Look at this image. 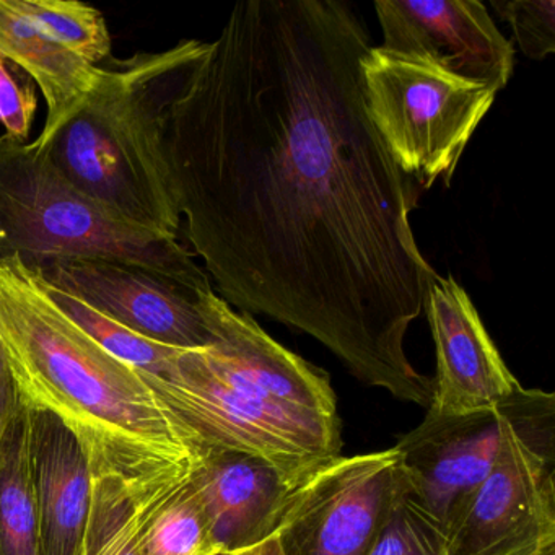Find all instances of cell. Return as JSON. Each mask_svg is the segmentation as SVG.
<instances>
[{"mask_svg":"<svg viewBox=\"0 0 555 555\" xmlns=\"http://www.w3.org/2000/svg\"><path fill=\"white\" fill-rule=\"evenodd\" d=\"M424 311L437 357L434 396L427 409L441 414L489 411L521 388L469 295L453 275H437L428 288Z\"/></svg>","mask_w":555,"mask_h":555,"instance_id":"cell-11","label":"cell"},{"mask_svg":"<svg viewBox=\"0 0 555 555\" xmlns=\"http://www.w3.org/2000/svg\"><path fill=\"white\" fill-rule=\"evenodd\" d=\"M0 56L24 70L47 102V122L37 144L56 134L99 79V66H90L47 37L12 8L11 0H0Z\"/></svg>","mask_w":555,"mask_h":555,"instance_id":"cell-16","label":"cell"},{"mask_svg":"<svg viewBox=\"0 0 555 555\" xmlns=\"http://www.w3.org/2000/svg\"><path fill=\"white\" fill-rule=\"evenodd\" d=\"M28 415L41 555H77L92 490L89 461L79 440L54 415L31 409Z\"/></svg>","mask_w":555,"mask_h":555,"instance_id":"cell-15","label":"cell"},{"mask_svg":"<svg viewBox=\"0 0 555 555\" xmlns=\"http://www.w3.org/2000/svg\"><path fill=\"white\" fill-rule=\"evenodd\" d=\"M141 373L209 450L251 454L292 474L340 454L339 415L275 401L227 375L204 349L183 350L168 375Z\"/></svg>","mask_w":555,"mask_h":555,"instance_id":"cell-5","label":"cell"},{"mask_svg":"<svg viewBox=\"0 0 555 555\" xmlns=\"http://www.w3.org/2000/svg\"><path fill=\"white\" fill-rule=\"evenodd\" d=\"M22 405L24 404L18 396L17 385L0 346V444L4 441L12 422L21 414Z\"/></svg>","mask_w":555,"mask_h":555,"instance_id":"cell-25","label":"cell"},{"mask_svg":"<svg viewBox=\"0 0 555 555\" xmlns=\"http://www.w3.org/2000/svg\"><path fill=\"white\" fill-rule=\"evenodd\" d=\"M194 474L152 482L92 474L89 513L77 555H144L152 519Z\"/></svg>","mask_w":555,"mask_h":555,"instance_id":"cell-17","label":"cell"},{"mask_svg":"<svg viewBox=\"0 0 555 555\" xmlns=\"http://www.w3.org/2000/svg\"><path fill=\"white\" fill-rule=\"evenodd\" d=\"M408 487L395 447L318 464L292 490L275 529L282 555H366Z\"/></svg>","mask_w":555,"mask_h":555,"instance_id":"cell-7","label":"cell"},{"mask_svg":"<svg viewBox=\"0 0 555 555\" xmlns=\"http://www.w3.org/2000/svg\"><path fill=\"white\" fill-rule=\"evenodd\" d=\"M47 288L57 307L74 323L79 324L109 356L121 360L126 365L152 376L168 375L177 365L178 357L183 350L145 339V337L132 333L128 327L109 320L105 314L93 310L79 298L64 294V292L51 287L50 284H47Z\"/></svg>","mask_w":555,"mask_h":555,"instance_id":"cell-20","label":"cell"},{"mask_svg":"<svg viewBox=\"0 0 555 555\" xmlns=\"http://www.w3.org/2000/svg\"><path fill=\"white\" fill-rule=\"evenodd\" d=\"M0 346L22 404L54 415L95 476L152 482L190 476L209 448L139 370L109 356L51 297L40 272L0 259Z\"/></svg>","mask_w":555,"mask_h":555,"instance_id":"cell-2","label":"cell"},{"mask_svg":"<svg viewBox=\"0 0 555 555\" xmlns=\"http://www.w3.org/2000/svg\"><path fill=\"white\" fill-rule=\"evenodd\" d=\"M209 43L109 60L80 108L37 144L54 168L116 219L178 236L181 216L165 154L167 113Z\"/></svg>","mask_w":555,"mask_h":555,"instance_id":"cell-3","label":"cell"},{"mask_svg":"<svg viewBox=\"0 0 555 555\" xmlns=\"http://www.w3.org/2000/svg\"><path fill=\"white\" fill-rule=\"evenodd\" d=\"M372 48L344 0H248L165 122L184 235L219 297L330 349L365 385L428 408L405 337L437 272L411 214L421 186L370 119Z\"/></svg>","mask_w":555,"mask_h":555,"instance_id":"cell-1","label":"cell"},{"mask_svg":"<svg viewBox=\"0 0 555 555\" xmlns=\"http://www.w3.org/2000/svg\"><path fill=\"white\" fill-rule=\"evenodd\" d=\"M41 271L60 262H129L197 287L206 271L178 236L129 225L77 190L31 142L0 135V259Z\"/></svg>","mask_w":555,"mask_h":555,"instance_id":"cell-4","label":"cell"},{"mask_svg":"<svg viewBox=\"0 0 555 555\" xmlns=\"http://www.w3.org/2000/svg\"><path fill=\"white\" fill-rule=\"evenodd\" d=\"M199 308L212 336L204 352L214 365L275 401L337 415L336 395L323 370L285 349L214 288L201 297Z\"/></svg>","mask_w":555,"mask_h":555,"instance_id":"cell-13","label":"cell"},{"mask_svg":"<svg viewBox=\"0 0 555 555\" xmlns=\"http://www.w3.org/2000/svg\"><path fill=\"white\" fill-rule=\"evenodd\" d=\"M500 438L496 408L470 414L427 409L424 421L395 448L412 495L444 526L454 506L489 476Z\"/></svg>","mask_w":555,"mask_h":555,"instance_id":"cell-12","label":"cell"},{"mask_svg":"<svg viewBox=\"0 0 555 555\" xmlns=\"http://www.w3.org/2000/svg\"><path fill=\"white\" fill-rule=\"evenodd\" d=\"M216 555H282L281 548H279L278 541L274 535L262 544L256 545L253 548H246V551H220Z\"/></svg>","mask_w":555,"mask_h":555,"instance_id":"cell-26","label":"cell"},{"mask_svg":"<svg viewBox=\"0 0 555 555\" xmlns=\"http://www.w3.org/2000/svg\"><path fill=\"white\" fill-rule=\"evenodd\" d=\"M492 8L509 25L519 51L529 60L544 61L555 51L554 0H492Z\"/></svg>","mask_w":555,"mask_h":555,"instance_id":"cell-23","label":"cell"},{"mask_svg":"<svg viewBox=\"0 0 555 555\" xmlns=\"http://www.w3.org/2000/svg\"><path fill=\"white\" fill-rule=\"evenodd\" d=\"M47 284L79 298L132 333L181 350L209 349L212 336L197 287L162 272L106 259L60 262L38 271Z\"/></svg>","mask_w":555,"mask_h":555,"instance_id":"cell-9","label":"cell"},{"mask_svg":"<svg viewBox=\"0 0 555 555\" xmlns=\"http://www.w3.org/2000/svg\"><path fill=\"white\" fill-rule=\"evenodd\" d=\"M308 473L292 474L251 454L210 450L193 486L217 547L246 551L271 539L292 490Z\"/></svg>","mask_w":555,"mask_h":555,"instance_id":"cell-14","label":"cell"},{"mask_svg":"<svg viewBox=\"0 0 555 555\" xmlns=\"http://www.w3.org/2000/svg\"><path fill=\"white\" fill-rule=\"evenodd\" d=\"M382 50L502 92L515 50L479 0H376Z\"/></svg>","mask_w":555,"mask_h":555,"instance_id":"cell-10","label":"cell"},{"mask_svg":"<svg viewBox=\"0 0 555 555\" xmlns=\"http://www.w3.org/2000/svg\"><path fill=\"white\" fill-rule=\"evenodd\" d=\"M360 70L370 119L399 168L421 190L448 186L496 92L379 47Z\"/></svg>","mask_w":555,"mask_h":555,"instance_id":"cell-6","label":"cell"},{"mask_svg":"<svg viewBox=\"0 0 555 555\" xmlns=\"http://www.w3.org/2000/svg\"><path fill=\"white\" fill-rule=\"evenodd\" d=\"M193 479L152 519L144 555H216L222 551L212 541Z\"/></svg>","mask_w":555,"mask_h":555,"instance_id":"cell-21","label":"cell"},{"mask_svg":"<svg viewBox=\"0 0 555 555\" xmlns=\"http://www.w3.org/2000/svg\"><path fill=\"white\" fill-rule=\"evenodd\" d=\"M12 8L90 66L112 57V35L99 9L79 0H11Z\"/></svg>","mask_w":555,"mask_h":555,"instance_id":"cell-19","label":"cell"},{"mask_svg":"<svg viewBox=\"0 0 555 555\" xmlns=\"http://www.w3.org/2000/svg\"><path fill=\"white\" fill-rule=\"evenodd\" d=\"M37 93L31 83L17 79L9 67V61L0 56V125L5 135L27 141L37 113Z\"/></svg>","mask_w":555,"mask_h":555,"instance_id":"cell-24","label":"cell"},{"mask_svg":"<svg viewBox=\"0 0 555 555\" xmlns=\"http://www.w3.org/2000/svg\"><path fill=\"white\" fill-rule=\"evenodd\" d=\"M0 555H41L25 405L0 444Z\"/></svg>","mask_w":555,"mask_h":555,"instance_id":"cell-18","label":"cell"},{"mask_svg":"<svg viewBox=\"0 0 555 555\" xmlns=\"http://www.w3.org/2000/svg\"><path fill=\"white\" fill-rule=\"evenodd\" d=\"M495 464L444 522L450 555H542L555 548V454L500 414Z\"/></svg>","mask_w":555,"mask_h":555,"instance_id":"cell-8","label":"cell"},{"mask_svg":"<svg viewBox=\"0 0 555 555\" xmlns=\"http://www.w3.org/2000/svg\"><path fill=\"white\" fill-rule=\"evenodd\" d=\"M542 555H555V548H552V551L545 552V554Z\"/></svg>","mask_w":555,"mask_h":555,"instance_id":"cell-27","label":"cell"},{"mask_svg":"<svg viewBox=\"0 0 555 555\" xmlns=\"http://www.w3.org/2000/svg\"><path fill=\"white\" fill-rule=\"evenodd\" d=\"M366 555H450L444 529L412 495L396 499L388 519Z\"/></svg>","mask_w":555,"mask_h":555,"instance_id":"cell-22","label":"cell"}]
</instances>
